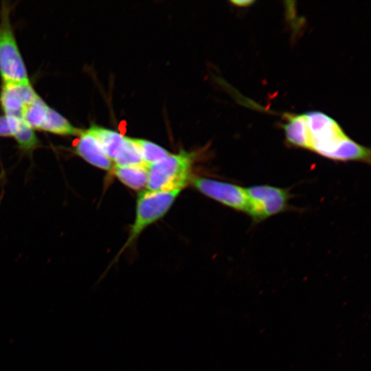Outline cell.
I'll list each match as a JSON object with an SVG mask.
<instances>
[{
  "instance_id": "obj_1",
  "label": "cell",
  "mask_w": 371,
  "mask_h": 371,
  "mask_svg": "<svg viewBox=\"0 0 371 371\" xmlns=\"http://www.w3.org/2000/svg\"><path fill=\"white\" fill-rule=\"evenodd\" d=\"M308 150L338 161L370 164V150L349 137L332 117L320 111L304 113Z\"/></svg>"
},
{
  "instance_id": "obj_12",
  "label": "cell",
  "mask_w": 371,
  "mask_h": 371,
  "mask_svg": "<svg viewBox=\"0 0 371 371\" xmlns=\"http://www.w3.org/2000/svg\"><path fill=\"white\" fill-rule=\"evenodd\" d=\"M113 161L115 166L117 167L146 166L134 138L127 137H124L123 144Z\"/></svg>"
},
{
  "instance_id": "obj_8",
  "label": "cell",
  "mask_w": 371,
  "mask_h": 371,
  "mask_svg": "<svg viewBox=\"0 0 371 371\" xmlns=\"http://www.w3.org/2000/svg\"><path fill=\"white\" fill-rule=\"evenodd\" d=\"M76 153L90 164L106 171H112L113 161L106 155L96 137L89 129L79 134Z\"/></svg>"
},
{
  "instance_id": "obj_17",
  "label": "cell",
  "mask_w": 371,
  "mask_h": 371,
  "mask_svg": "<svg viewBox=\"0 0 371 371\" xmlns=\"http://www.w3.org/2000/svg\"><path fill=\"white\" fill-rule=\"evenodd\" d=\"M0 136H12L8 119L5 115L0 116Z\"/></svg>"
},
{
  "instance_id": "obj_18",
  "label": "cell",
  "mask_w": 371,
  "mask_h": 371,
  "mask_svg": "<svg viewBox=\"0 0 371 371\" xmlns=\"http://www.w3.org/2000/svg\"><path fill=\"white\" fill-rule=\"evenodd\" d=\"M254 2V1H231V3H233L234 5L240 6V7H246L249 6L251 4H252Z\"/></svg>"
},
{
  "instance_id": "obj_9",
  "label": "cell",
  "mask_w": 371,
  "mask_h": 371,
  "mask_svg": "<svg viewBox=\"0 0 371 371\" xmlns=\"http://www.w3.org/2000/svg\"><path fill=\"white\" fill-rule=\"evenodd\" d=\"M282 124L286 142L291 146L308 150L307 128L303 114L285 113Z\"/></svg>"
},
{
  "instance_id": "obj_3",
  "label": "cell",
  "mask_w": 371,
  "mask_h": 371,
  "mask_svg": "<svg viewBox=\"0 0 371 371\" xmlns=\"http://www.w3.org/2000/svg\"><path fill=\"white\" fill-rule=\"evenodd\" d=\"M181 191V189L155 192L146 190L139 193L135 221L118 255L131 245L146 227L166 214Z\"/></svg>"
},
{
  "instance_id": "obj_11",
  "label": "cell",
  "mask_w": 371,
  "mask_h": 371,
  "mask_svg": "<svg viewBox=\"0 0 371 371\" xmlns=\"http://www.w3.org/2000/svg\"><path fill=\"white\" fill-rule=\"evenodd\" d=\"M89 130L96 137L106 155L113 161L123 144L124 137L117 132L98 126H93Z\"/></svg>"
},
{
  "instance_id": "obj_4",
  "label": "cell",
  "mask_w": 371,
  "mask_h": 371,
  "mask_svg": "<svg viewBox=\"0 0 371 371\" xmlns=\"http://www.w3.org/2000/svg\"><path fill=\"white\" fill-rule=\"evenodd\" d=\"M249 199L247 214L256 223L289 209V190L267 184L245 188Z\"/></svg>"
},
{
  "instance_id": "obj_14",
  "label": "cell",
  "mask_w": 371,
  "mask_h": 371,
  "mask_svg": "<svg viewBox=\"0 0 371 371\" xmlns=\"http://www.w3.org/2000/svg\"><path fill=\"white\" fill-rule=\"evenodd\" d=\"M48 107L38 96L35 100L24 107L22 119L32 129L41 130Z\"/></svg>"
},
{
  "instance_id": "obj_7",
  "label": "cell",
  "mask_w": 371,
  "mask_h": 371,
  "mask_svg": "<svg viewBox=\"0 0 371 371\" xmlns=\"http://www.w3.org/2000/svg\"><path fill=\"white\" fill-rule=\"evenodd\" d=\"M38 97L30 83H3L1 102L5 115L22 119L24 107Z\"/></svg>"
},
{
  "instance_id": "obj_15",
  "label": "cell",
  "mask_w": 371,
  "mask_h": 371,
  "mask_svg": "<svg viewBox=\"0 0 371 371\" xmlns=\"http://www.w3.org/2000/svg\"><path fill=\"white\" fill-rule=\"evenodd\" d=\"M12 136L14 137L21 148L24 150H30L39 145L33 129L23 119H19L17 121Z\"/></svg>"
},
{
  "instance_id": "obj_13",
  "label": "cell",
  "mask_w": 371,
  "mask_h": 371,
  "mask_svg": "<svg viewBox=\"0 0 371 371\" xmlns=\"http://www.w3.org/2000/svg\"><path fill=\"white\" fill-rule=\"evenodd\" d=\"M41 130L64 135H76L81 133L64 117L49 107L47 109Z\"/></svg>"
},
{
  "instance_id": "obj_6",
  "label": "cell",
  "mask_w": 371,
  "mask_h": 371,
  "mask_svg": "<svg viewBox=\"0 0 371 371\" xmlns=\"http://www.w3.org/2000/svg\"><path fill=\"white\" fill-rule=\"evenodd\" d=\"M192 183L205 196L235 210L247 214L249 199L245 188L229 182L203 177L194 178Z\"/></svg>"
},
{
  "instance_id": "obj_10",
  "label": "cell",
  "mask_w": 371,
  "mask_h": 371,
  "mask_svg": "<svg viewBox=\"0 0 371 371\" xmlns=\"http://www.w3.org/2000/svg\"><path fill=\"white\" fill-rule=\"evenodd\" d=\"M112 172L122 183L133 190H140L147 186L148 175L146 166H114Z\"/></svg>"
},
{
  "instance_id": "obj_2",
  "label": "cell",
  "mask_w": 371,
  "mask_h": 371,
  "mask_svg": "<svg viewBox=\"0 0 371 371\" xmlns=\"http://www.w3.org/2000/svg\"><path fill=\"white\" fill-rule=\"evenodd\" d=\"M194 153L184 150L169 154L162 160L148 166V191L181 189L190 178Z\"/></svg>"
},
{
  "instance_id": "obj_5",
  "label": "cell",
  "mask_w": 371,
  "mask_h": 371,
  "mask_svg": "<svg viewBox=\"0 0 371 371\" xmlns=\"http://www.w3.org/2000/svg\"><path fill=\"white\" fill-rule=\"evenodd\" d=\"M0 74L3 83H30L7 13L0 22Z\"/></svg>"
},
{
  "instance_id": "obj_16",
  "label": "cell",
  "mask_w": 371,
  "mask_h": 371,
  "mask_svg": "<svg viewBox=\"0 0 371 371\" xmlns=\"http://www.w3.org/2000/svg\"><path fill=\"white\" fill-rule=\"evenodd\" d=\"M139 147L145 164L148 166L155 164L169 155L164 148L149 141L141 139H134Z\"/></svg>"
}]
</instances>
